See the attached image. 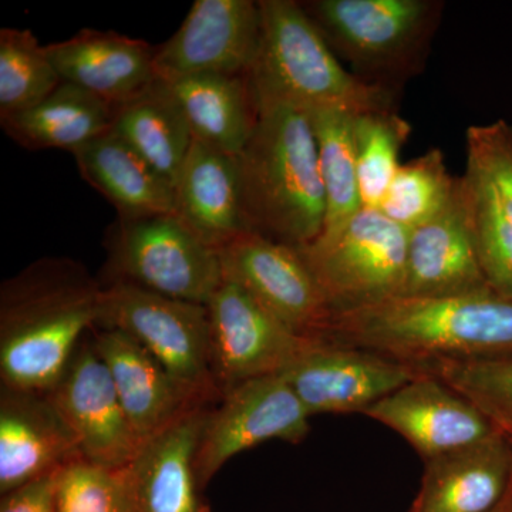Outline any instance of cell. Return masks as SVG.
<instances>
[{
    "mask_svg": "<svg viewBox=\"0 0 512 512\" xmlns=\"http://www.w3.org/2000/svg\"><path fill=\"white\" fill-rule=\"evenodd\" d=\"M99 328L123 330L192 397L204 403L220 402L211 365L207 306L128 282H110L104 286Z\"/></svg>",
    "mask_w": 512,
    "mask_h": 512,
    "instance_id": "obj_7",
    "label": "cell"
},
{
    "mask_svg": "<svg viewBox=\"0 0 512 512\" xmlns=\"http://www.w3.org/2000/svg\"><path fill=\"white\" fill-rule=\"evenodd\" d=\"M261 43L247 74L256 107L288 104L303 110L393 109L394 92L350 73L295 0H259Z\"/></svg>",
    "mask_w": 512,
    "mask_h": 512,
    "instance_id": "obj_4",
    "label": "cell"
},
{
    "mask_svg": "<svg viewBox=\"0 0 512 512\" xmlns=\"http://www.w3.org/2000/svg\"><path fill=\"white\" fill-rule=\"evenodd\" d=\"M92 340L141 441L160 433L192 407L214 404L192 397L147 349L123 330L99 328Z\"/></svg>",
    "mask_w": 512,
    "mask_h": 512,
    "instance_id": "obj_22",
    "label": "cell"
},
{
    "mask_svg": "<svg viewBox=\"0 0 512 512\" xmlns=\"http://www.w3.org/2000/svg\"><path fill=\"white\" fill-rule=\"evenodd\" d=\"M258 111L254 133L237 156L245 217L252 232L306 247L320 237L326 220L311 114L288 104Z\"/></svg>",
    "mask_w": 512,
    "mask_h": 512,
    "instance_id": "obj_3",
    "label": "cell"
},
{
    "mask_svg": "<svg viewBox=\"0 0 512 512\" xmlns=\"http://www.w3.org/2000/svg\"><path fill=\"white\" fill-rule=\"evenodd\" d=\"M111 131L173 185L194 143L180 104L160 79L114 109Z\"/></svg>",
    "mask_w": 512,
    "mask_h": 512,
    "instance_id": "obj_27",
    "label": "cell"
},
{
    "mask_svg": "<svg viewBox=\"0 0 512 512\" xmlns=\"http://www.w3.org/2000/svg\"><path fill=\"white\" fill-rule=\"evenodd\" d=\"M56 473L2 495L0 512H56Z\"/></svg>",
    "mask_w": 512,
    "mask_h": 512,
    "instance_id": "obj_34",
    "label": "cell"
},
{
    "mask_svg": "<svg viewBox=\"0 0 512 512\" xmlns=\"http://www.w3.org/2000/svg\"><path fill=\"white\" fill-rule=\"evenodd\" d=\"M103 292L79 262L43 258L0 289L2 386L49 393L82 343L99 326Z\"/></svg>",
    "mask_w": 512,
    "mask_h": 512,
    "instance_id": "obj_2",
    "label": "cell"
},
{
    "mask_svg": "<svg viewBox=\"0 0 512 512\" xmlns=\"http://www.w3.org/2000/svg\"><path fill=\"white\" fill-rule=\"evenodd\" d=\"M62 84L47 47L30 29H0V121L42 103Z\"/></svg>",
    "mask_w": 512,
    "mask_h": 512,
    "instance_id": "obj_29",
    "label": "cell"
},
{
    "mask_svg": "<svg viewBox=\"0 0 512 512\" xmlns=\"http://www.w3.org/2000/svg\"><path fill=\"white\" fill-rule=\"evenodd\" d=\"M215 404H200L141 444L124 467L133 512H208L197 454Z\"/></svg>",
    "mask_w": 512,
    "mask_h": 512,
    "instance_id": "obj_16",
    "label": "cell"
},
{
    "mask_svg": "<svg viewBox=\"0 0 512 512\" xmlns=\"http://www.w3.org/2000/svg\"><path fill=\"white\" fill-rule=\"evenodd\" d=\"M318 143L320 174L326 195L322 234H330L362 210L357 180L355 119L353 111L323 107L309 111Z\"/></svg>",
    "mask_w": 512,
    "mask_h": 512,
    "instance_id": "obj_28",
    "label": "cell"
},
{
    "mask_svg": "<svg viewBox=\"0 0 512 512\" xmlns=\"http://www.w3.org/2000/svg\"><path fill=\"white\" fill-rule=\"evenodd\" d=\"M261 29V3L255 0H195L180 29L156 47L157 79L247 76L258 55Z\"/></svg>",
    "mask_w": 512,
    "mask_h": 512,
    "instance_id": "obj_12",
    "label": "cell"
},
{
    "mask_svg": "<svg viewBox=\"0 0 512 512\" xmlns=\"http://www.w3.org/2000/svg\"><path fill=\"white\" fill-rule=\"evenodd\" d=\"M56 512H133L123 468L77 460L57 470Z\"/></svg>",
    "mask_w": 512,
    "mask_h": 512,
    "instance_id": "obj_33",
    "label": "cell"
},
{
    "mask_svg": "<svg viewBox=\"0 0 512 512\" xmlns=\"http://www.w3.org/2000/svg\"><path fill=\"white\" fill-rule=\"evenodd\" d=\"M460 195L439 217L410 229L406 298H448L490 291Z\"/></svg>",
    "mask_w": 512,
    "mask_h": 512,
    "instance_id": "obj_18",
    "label": "cell"
},
{
    "mask_svg": "<svg viewBox=\"0 0 512 512\" xmlns=\"http://www.w3.org/2000/svg\"><path fill=\"white\" fill-rule=\"evenodd\" d=\"M407 244L409 229L362 208L335 232L296 249L336 313L400 298Z\"/></svg>",
    "mask_w": 512,
    "mask_h": 512,
    "instance_id": "obj_6",
    "label": "cell"
},
{
    "mask_svg": "<svg viewBox=\"0 0 512 512\" xmlns=\"http://www.w3.org/2000/svg\"><path fill=\"white\" fill-rule=\"evenodd\" d=\"M512 484V444L501 431L480 443L424 461L409 512H490Z\"/></svg>",
    "mask_w": 512,
    "mask_h": 512,
    "instance_id": "obj_21",
    "label": "cell"
},
{
    "mask_svg": "<svg viewBox=\"0 0 512 512\" xmlns=\"http://www.w3.org/2000/svg\"><path fill=\"white\" fill-rule=\"evenodd\" d=\"M47 396L76 437L83 460L89 463L126 467L144 443L131 427L109 369L92 339L82 340Z\"/></svg>",
    "mask_w": 512,
    "mask_h": 512,
    "instance_id": "obj_14",
    "label": "cell"
},
{
    "mask_svg": "<svg viewBox=\"0 0 512 512\" xmlns=\"http://www.w3.org/2000/svg\"><path fill=\"white\" fill-rule=\"evenodd\" d=\"M224 279L241 285L288 328L319 339L333 309L298 249L245 232L218 251Z\"/></svg>",
    "mask_w": 512,
    "mask_h": 512,
    "instance_id": "obj_11",
    "label": "cell"
},
{
    "mask_svg": "<svg viewBox=\"0 0 512 512\" xmlns=\"http://www.w3.org/2000/svg\"><path fill=\"white\" fill-rule=\"evenodd\" d=\"M456 390L484 413L495 429L512 436V356L416 367Z\"/></svg>",
    "mask_w": 512,
    "mask_h": 512,
    "instance_id": "obj_32",
    "label": "cell"
},
{
    "mask_svg": "<svg viewBox=\"0 0 512 512\" xmlns=\"http://www.w3.org/2000/svg\"><path fill=\"white\" fill-rule=\"evenodd\" d=\"M319 339L414 367L512 356V299L493 289L448 298L400 296L333 313Z\"/></svg>",
    "mask_w": 512,
    "mask_h": 512,
    "instance_id": "obj_1",
    "label": "cell"
},
{
    "mask_svg": "<svg viewBox=\"0 0 512 512\" xmlns=\"http://www.w3.org/2000/svg\"><path fill=\"white\" fill-rule=\"evenodd\" d=\"M73 157L83 180L116 208L119 218L175 214L174 185L111 128Z\"/></svg>",
    "mask_w": 512,
    "mask_h": 512,
    "instance_id": "obj_24",
    "label": "cell"
},
{
    "mask_svg": "<svg viewBox=\"0 0 512 512\" xmlns=\"http://www.w3.org/2000/svg\"><path fill=\"white\" fill-rule=\"evenodd\" d=\"M114 279L180 301L207 306L222 275L217 249L205 244L177 214L123 220L107 235Z\"/></svg>",
    "mask_w": 512,
    "mask_h": 512,
    "instance_id": "obj_8",
    "label": "cell"
},
{
    "mask_svg": "<svg viewBox=\"0 0 512 512\" xmlns=\"http://www.w3.org/2000/svg\"><path fill=\"white\" fill-rule=\"evenodd\" d=\"M457 191L458 178L448 173L441 150L433 148L400 165L379 211L410 231L439 217Z\"/></svg>",
    "mask_w": 512,
    "mask_h": 512,
    "instance_id": "obj_30",
    "label": "cell"
},
{
    "mask_svg": "<svg viewBox=\"0 0 512 512\" xmlns=\"http://www.w3.org/2000/svg\"><path fill=\"white\" fill-rule=\"evenodd\" d=\"M412 127L394 109L356 114L357 180L362 207L379 210L400 168Z\"/></svg>",
    "mask_w": 512,
    "mask_h": 512,
    "instance_id": "obj_31",
    "label": "cell"
},
{
    "mask_svg": "<svg viewBox=\"0 0 512 512\" xmlns=\"http://www.w3.org/2000/svg\"><path fill=\"white\" fill-rule=\"evenodd\" d=\"M419 373L412 365L370 350L316 339L282 375L313 417L363 414Z\"/></svg>",
    "mask_w": 512,
    "mask_h": 512,
    "instance_id": "obj_13",
    "label": "cell"
},
{
    "mask_svg": "<svg viewBox=\"0 0 512 512\" xmlns=\"http://www.w3.org/2000/svg\"><path fill=\"white\" fill-rule=\"evenodd\" d=\"M363 416L396 431L423 461L473 446L500 431L466 397L421 372Z\"/></svg>",
    "mask_w": 512,
    "mask_h": 512,
    "instance_id": "obj_15",
    "label": "cell"
},
{
    "mask_svg": "<svg viewBox=\"0 0 512 512\" xmlns=\"http://www.w3.org/2000/svg\"><path fill=\"white\" fill-rule=\"evenodd\" d=\"M490 512H512V484L508 493L505 494L503 501Z\"/></svg>",
    "mask_w": 512,
    "mask_h": 512,
    "instance_id": "obj_35",
    "label": "cell"
},
{
    "mask_svg": "<svg viewBox=\"0 0 512 512\" xmlns=\"http://www.w3.org/2000/svg\"><path fill=\"white\" fill-rule=\"evenodd\" d=\"M174 195L175 214L217 251L252 232L242 202L237 156L194 140L175 181Z\"/></svg>",
    "mask_w": 512,
    "mask_h": 512,
    "instance_id": "obj_23",
    "label": "cell"
},
{
    "mask_svg": "<svg viewBox=\"0 0 512 512\" xmlns=\"http://www.w3.org/2000/svg\"><path fill=\"white\" fill-rule=\"evenodd\" d=\"M114 109L92 93L62 82L42 103L2 120L10 140L30 151L79 150L111 128Z\"/></svg>",
    "mask_w": 512,
    "mask_h": 512,
    "instance_id": "obj_26",
    "label": "cell"
},
{
    "mask_svg": "<svg viewBox=\"0 0 512 512\" xmlns=\"http://www.w3.org/2000/svg\"><path fill=\"white\" fill-rule=\"evenodd\" d=\"M508 439H510L511 444H512V436H508Z\"/></svg>",
    "mask_w": 512,
    "mask_h": 512,
    "instance_id": "obj_36",
    "label": "cell"
},
{
    "mask_svg": "<svg viewBox=\"0 0 512 512\" xmlns=\"http://www.w3.org/2000/svg\"><path fill=\"white\" fill-rule=\"evenodd\" d=\"M46 47L62 82L92 93L113 109L134 99L157 80L156 49L141 39L84 29Z\"/></svg>",
    "mask_w": 512,
    "mask_h": 512,
    "instance_id": "obj_20",
    "label": "cell"
},
{
    "mask_svg": "<svg viewBox=\"0 0 512 512\" xmlns=\"http://www.w3.org/2000/svg\"><path fill=\"white\" fill-rule=\"evenodd\" d=\"M164 83L180 104L194 140L231 156L244 150L259 114L247 76L198 74Z\"/></svg>",
    "mask_w": 512,
    "mask_h": 512,
    "instance_id": "obj_25",
    "label": "cell"
},
{
    "mask_svg": "<svg viewBox=\"0 0 512 512\" xmlns=\"http://www.w3.org/2000/svg\"><path fill=\"white\" fill-rule=\"evenodd\" d=\"M460 195L478 248L512 256V126L497 120L468 127Z\"/></svg>",
    "mask_w": 512,
    "mask_h": 512,
    "instance_id": "obj_19",
    "label": "cell"
},
{
    "mask_svg": "<svg viewBox=\"0 0 512 512\" xmlns=\"http://www.w3.org/2000/svg\"><path fill=\"white\" fill-rule=\"evenodd\" d=\"M83 460L79 444L47 393L2 386L0 494Z\"/></svg>",
    "mask_w": 512,
    "mask_h": 512,
    "instance_id": "obj_17",
    "label": "cell"
},
{
    "mask_svg": "<svg viewBox=\"0 0 512 512\" xmlns=\"http://www.w3.org/2000/svg\"><path fill=\"white\" fill-rule=\"evenodd\" d=\"M303 10L355 76L392 90L424 63L443 3L434 0H308Z\"/></svg>",
    "mask_w": 512,
    "mask_h": 512,
    "instance_id": "obj_5",
    "label": "cell"
},
{
    "mask_svg": "<svg viewBox=\"0 0 512 512\" xmlns=\"http://www.w3.org/2000/svg\"><path fill=\"white\" fill-rule=\"evenodd\" d=\"M207 309L212 372L221 396L247 380L282 375L316 340L293 332L251 293L228 279Z\"/></svg>",
    "mask_w": 512,
    "mask_h": 512,
    "instance_id": "obj_9",
    "label": "cell"
},
{
    "mask_svg": "<svg viewBox=\"0 0 512 512\" xmlns=\"http://www.w3.org/2000/svg\"><path fill=\"white\" fill-rule=\"evenodd\" d=\"M311 419L284 375L256 377L227 390L202 431L197 454L201 487L242 451L272 440L301 443L311 431Z\"/></svg>",
    "mask_w": 512,
    "mask_h": 512,
    "instance_id": "obj_10",
    "label": "cell"
}]
</instances>
